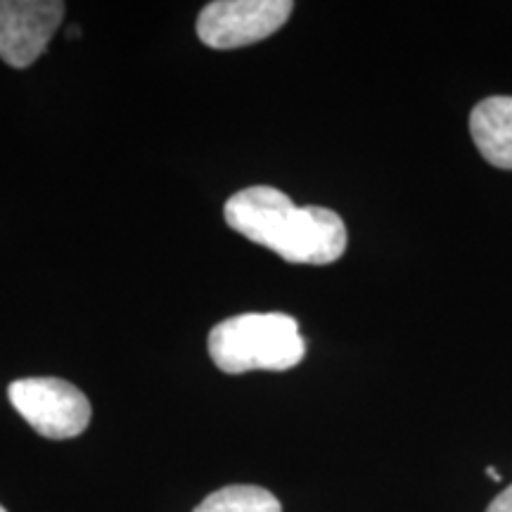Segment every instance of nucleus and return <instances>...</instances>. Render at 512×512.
Instances as JSON below:
<instances>
[{"instance_id":"3","label":"nucleus","mask_w":512,"mask_h":512,"mask_svg":"<svg viewBox=\"0 0 512 512\" xmlns=\"http://www.w3.org/2000/svg\"><path fill=\"white\" fill-rule=\"evenodd\" d=\"M12 408L46 439H74L91 422V401L72 382L24 377L8 387Z\"/></svg>"},{"instance_id":"11","label":"nucleus","mask_w":512,"mask_h":512,"mask_svg":"<svg viewBox=\"0 0 512 512\" xmlns=\"http://www.w3.org/2000/svg\"><path fill=\"white\" fill-rule=\"evenodd\" d=\"M0 512H8V510H5V508H3V505H0Z\"/></svg>"},{"instance_id":"2","label":"nucleus","mask_w":512,"mask_h":512,"mask_svg":"<svg viewBox=\"0 0 512 512\" xmlns=\"http://www.w3.org/2000/svg\"><path fill=\"white\" fill-rule=\"evenodd\" d=\"M209 356L228 375L249 370H290L302 363L306 344L287 313H242L209 332Z\"/></svg>"},{"instance_id":"8","label":"nucleus","mask_w":512,"mask_h":512,"mask_svg":"<svg viewBox=\"0 0 512 512\" xmlns=\"http://www.w3.org/2000/svg\"><path fill=\"white\" fill-rule=\"evenodd\" d=\"M486 512H512V484L489 503Z\"/></svg>"},{"instance_id":"5","label":"nucleus","mask_w":512,"mask_h":512,"mask_svg":"<svg viewBox=\"0 0 512 512\" xmlns=\"http://www.w3.org/2000/svg\"><path fill=\"white\" fill-rule=\"evenodd\" d=\"M64 19L60 0H0V60L31 67Z\"/></svg>"},{"instance_id":"9","label":"nucleus","mask_w":512,"mask_h":512,"mask_svg":"<svg viewBox=\"0 0 512 512\" xmlns=\"http://www.w3.org/2000/svg\"><path fill=\"white\" fill-rule=\"evenodd\" d=\"M486 475H489L491 479H496V482H501V475H498L494 467H486Z\"/></svg>"},{"instance_id":"7","label":"nucleus","mask_w":512,"mask_h":512,"mask_svg":"<svg viewBox=\"0 0 512 512\" xmlns=\"http://www.w3.org/2000/svg\"><path fill=\"white\" fill-rule=\"evenodd\" d=\"M192 512H283V505L261 486L233 484L209 494Z\"/></svg>"},{"instance_id":"10","label":"nucleus","mask_w":512,"mask_h":512,"mask_svg":"<svg viewBox=\"0 0 512 512\" xmlns=\"http://www.w3.org/2000/svg\"><path fill=\"white\" fill-rule=\"evenodd\" d=\"M67 36H72V38H79L81 36V31H79V27H72L67 31Z\"/></svg>"},{"instance_id":"6","label":"nucleus","mask_w":512,"mask_h":512,"mask_svg":"<svg viewBox=\"0 0 512 512\" xmlns=\"http://www.w3.org/2000/svg\"><path fill=\"white\" fill-rule=\"evenodd\" d=\"M470 133L486 162L512 171V95L479 102L470 114Z\"/></svg>"},{"instance_id":"4","label":"nucleus","mask_w":512,"mask_h":512,"mask_svg":"<svg viewBox=\"0 0 512 512\" xmlns=\"http://www.w3.org/2000/svg\"><path fill=\"white\" fill-rule=\"evenodd\" d=\"M292 10L290 0H216L197 17V36L214 50L245 48L273 36Z\"/></svg>"},{"instance_id":"1","label":"nucleus","mask_w":512,"mask_h":512,"mask_svg":"<svg viewBox=\"0 0 512 512\" xmlns=\"http://www.w3.org/2000/svg\"><path fill=\"white\" fill-rule=\"evenodd\" d=\"M223 214L235 233L290 264L325 266L347 252V226L337 211L297 207L283 190L271 185L235 192Z\"/></svg>"}]
</instances>
